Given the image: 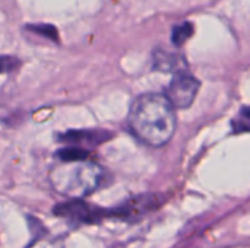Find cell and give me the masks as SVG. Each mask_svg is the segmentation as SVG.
Returning <instances> with one entry per match:
<instances>
[{
  "label": "cell",
  "mask_w": 250,
  "mask_h": 248,
  "mask_svg": "<svg viewBox=\"0 0 250 248\" xmlns=\"http://www.w3.org/2000/svg\"><path fill=\"white\" fill-rule=\"evenodd\" d=\"M127 124L142 143L161 148L171 140L176 132V111L166 95L144 94L132 102Z\"/></svg>",
  "instance_id": "obj_1"
},
{
  "label": "cell",
  "mask_w": 250,
  "mask_h": 248,
  "mask_svg": "<svg viewBox=\"0 0 250 248\" xmlns=\"http://www.w3.org/2000/svg\"><path fill=\"white\" fill-rule=\"evenodd\" d=\"M105 178L104 170L85 161L63 162L56 167L50 174L51 186L57 193L72 199H81L101 187Z\"/></svg>",
  "instance_id": "obj_2"
},
{
  "label": "cell",
  "mask_w": 250,
  "mask_h": 248,
  "mask_svg": "<svg viewBox=\"0 0 250 248\" xmlns=\"http://www.w3.org/2000/svg\"><path fill=\"white\" fill-rule=\"evenodd\" d=\"M199 89L201 82L195 76L183 70H177L167 89V98L174 108L185 110L192 105Z\"/></svg>",
  "instance_id": "obj_3"
},
{
  "label": "cell",
  "mask_w": 250,
  "mask_h": 248,
  "mask_svg": "<svg viewBox=\"0 0 250 248\" xmlns=\"http://www.w3.org/2000/svg\"><path fill=\"white\" fill-rule=\"evenodd\" d=\"M54 213L76 224H94L110 218L108 210L94 208L91 205L83 203L82 200H70L66 203H60L56 206Z\"/></svg>",
  "instance_id": "obj_4"
},
{
  "label": "cell",
  "mask_w": 250,
  "mask_h": 248,
  "mask_svg": "<svg viewBox=\"0 0 250 248\" xmlns=\"http://www.w3.org/2000/svg\"><path fill=\"white\" fill-rule=\"evenodd\" d=\"M158 197L157 196H149V194H144V196H138V197H132L127 202H125L123 205L117 206L116 209L110 210V218H117L122 221H135L142 218L145 213L154 210L155 208H158Z\"/></svg>",
  "instance_id": "obj_5"
},
{
  "label": "cell",
  "mask_w": 250,
  "mask_h": 248,
  "mask_svg": "<svg viewBox=\"0 0 250 248\" xmlns=\"http://www.w3.org/2000/svg\"><path fill=\"white\" fill-rule=\"evenodd\" d=\"M113 137L110 132L105 130H69L63 134L59 136V139L64 143H72V145H101L105 140Z\"/></svg>",
  "instance_id": "obj_6"
},
{
  "label": "cell",
  "mask_w": 250,
  "mask_h": 248,
  "mask_svg": "<svg viewBox=\"0 0 250 248\" xmlns=\"http://www.w3.org/2000/svg\"><path fill=\"white\" fill-rule=\"evenodd\" d=\"M179 63H182L179 56L166 53L163 50H155V53H154V69L155 70L167 73V72H171V70L177 69Z\"/></svg>",
  "instance_id": "obj_7"
},
{
  "label": "cell",
  "mask_w": 250,
  "mask_h": 248,
  "mask_svg": "<svg viewBox=\"0 0 250 248\" xmlns=\"http://www.w3.org/2000/svg\"><path fill=\"white\" fill-rule=\"evenodd\" d=\"M193 23L190 22H183V23H179L173 28V32H171V42L176 45V47H182L192 35H193Z\"/></svg>",
  "instance_id": "obj_8"
},
{
  "label": "cell",
  "mask_w": 250,
  "mask_h": 248,
  "mask_svg": "<svg viewBox=\"0 0 250 248\" xmlns=\"http://www.w3.org/2000/svg\"><path fill=\"white\" fill-rule=\"evenodd\" d=\"M88 151L81 146H70L57 151V158L62 162H76V161H85L88 158Z\"/></svg>",
  "instance_id": "obj_9"
},
{
  "label": "cell",
  "mask_w": 250,
  "mask_h": 248,
  "mask_svg": "<svg viewBox=\"0 0 250 248\" xmlns=\"http://www.w3.org/2000/svg\"><path fill=\"white\" fill-rule=\"evenodd\" d=\"M25 29L34 32V34H38L44 38H48V39H53V41H59V34H57V29L53 26V25H48V23H35V25H26Z\"/></svg>",
  "instance_id": "obj_10"
},
{
  "label": "cell",
  "mask_w": 250,
  "mask_h": 248,
  "mask_svg": "<svg viewBox=\"0 0 250 248\" xmlns=\"http://www.w3.org/2000/svg\"><path fill=\"white\" fill-rule=\"evenodd\" d=\"M249 108L248 107H243L242 111L233 120V130H234V133H246L249 130Z\"/></svg>",
  "instance_id": "obj_11"
},
{
  "label": "cell",
  "mask_w": 250,
  "mask_h": 248,
  "mask_svg": "<svg viewBox=\"0 0 250 248\" xmlns=\"http://www.w3.org/2000/svg\"><path fill=\"white\" fill-rule=\"evenodd\" d=\"M21 66L18 57L13 56H0V73H10L15 72Z\"/></svg>",
  "instance_id": "obj_12"
},
{
  "label": "cell",
  "mask_w": 250,
  "mask_h": 248,
  "mask_svg": "<svg viewBox=\"0 0 250 248\" xmlns=\"http://www.w3.org/2000/svg\"><path fill=\"white\" fill-rule=\"evenodd\" d=\"M31 248H62L59 243H38Z\"/></svg>",
  "instance_id": "obj_13"
}]
</instances>
